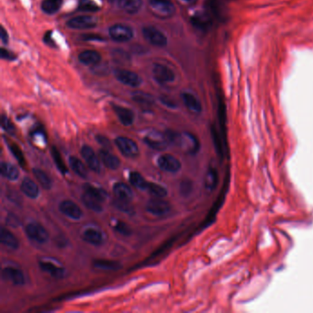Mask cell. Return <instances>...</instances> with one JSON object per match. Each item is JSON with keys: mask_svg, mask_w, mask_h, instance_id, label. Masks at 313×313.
<instances>
[{"mask_svg": "<svg viewBox=\"0 0 313 313\" xmlns=\"http://www.w3.org/2000/svg\"><path fill=\"white\" fill-rule=\"evenodd\" d=\"M180 194L183 197H188L191 192L193 191V182L190 179H185L182 180V182L180 184Z\"/></svg>", "mask_w": 313, "mask_h": 313, "instance_id": "44", "label": "cell"}, {"mask_svg": "<svg viewBox=\"0 0 313 313\" xmlns=\"http://www.w3.org/2000/svg\"><path fill=\"white\" fill-rule=\"evenodd\" d=\"M79 9L83 11L97 12L101 9V6L96 0H80Z\"/></svg>", "mask_w": 313, "mask_h": 313, "instance_id": "38", "label": "cell"}, {"mask_svg": "<svg viewBox=\"0 0 313 313\" xmlns=\"http://www.w3.org/2000/svg\"><path fill=\"white\" fill-rule=\"evenodd\" d=\"M143 141L150 148L157 150V151L165 150L169 143L165 134H163L158 131L149 132L148 134L143 138Z\"/></svg>", "mask_w": 313, "mask_h": 313, "instance_id": "10", "label": "cell"}, {"mask_svg": "<svg viewBox=\"0 0 313 313\" xmlns=\"http://www.w3.org/2000/svg\"><path fill=\"white\" fill-rule=\"evenodd\" d=\"M160 100H161V102L165 105L166 107H168V108H175L177 107V105L173 102L172 100H170L169 98H167V97H161Z\"/></svg>", "mask_w": 313, "mask_h": 313, "instance_id": "51", "label": "cell"}, {"mask_svg": "<svg viewBox=\"0 0 313 313\" xmlns=\"http://www.w3.org/2000/svg\"><path fill=\"white\" fill-rule=\"evenodd\" d=\"M113 192L116 198L121 199V200L131 202L133 199V192H132L131 188L125 183H116L114 185Z\"/></svg>", "mask_w": 313, "mask_h": 313, "instance_id": "24", "label": "cell"}, {"mask_svg": "<svg viewBox=\"0 0 313 313\" xmlns=\"http://www.w3.org/2000/svg\"><path fill=\"white\" fill-rule=\"evenodd\" d=\"M114 60L118 63H124L129 60V56L126 54L125 52L120 50H116L113 52Z\"/></svg>", "mask_w": 313, "mask_h": 313, "instance_id": "46", "label": "cell"}, {"mask_svg": "<svg viewBox=\"0 0 313 313\" xmlns=\"http://www.w3.org/2000/svg\"><path fill=\"white\" fill-rule=\"evenodd\" d=\"M94 268L104 270V271H118L121 268V265L117 261L111 260H104V259H97L93 262Z\"/></svg>", "mask_w": 313, "mask_h": 313, "instance_id": "29", "label": "cell"}, {"mask_svg": "<svg viewBox=\"0 0 313 313\" xmlns=\"http://www.w3.org/2000/svg\"><path fill=\"white\" fill-rule=\"evenodd\" d=\"M63 2V0H43L40 7L47 15H53L59 11Z\"/></svg>", "mask_w": 313, "mask_h": 313, "instance_id": "32", "label": "cell"}, {"mask_svg": "<svg viewBox=\"0 0 313 313\" xmlns=\"http://www.w3.org/2000/svg\"><path fill=\"white\" fill-rule=\"evenodd\" d=\"M20 188L24 195H26L29 199H37L40 193L37 184L29 178L23 179L22 183L20 185Z\"/></svg>", "mask_w": 313, "mask_h": 313, "instance_id": "27", "label": "cell"}, {"mask_svg": "<svg viewBox=\"0 0 313 313\" xmlns=\"http://www.w3.org/2000/svg\"><path fill=\"white\" fill-rule=\"evenodd\" d=\"M208 9L211 17L222 20L226 15V6L224 0H209Z\"/></svg>", "mask_w": 313, "mask_h": 313, "instance_id": "19", "label": "cell"}, {"mask_svg": "<svg viewBox=\"0 0 313 313\" xmlns=\"http://www.w3.org/2000/svg\"><path fill=\"white\" fill-rule=\"evenodd\" d=\"M51 155H52V157H53V160H54V162H55V164H56L58 169L61 171L63 174H66L68 169H67L66 165H65L64 162H63L62 155L59 153V151L57 150L56 147H54V146L51 148Z\"/></svg>", "mask_w": 313, "mask_h": 313, "instance_id": "41", "label": "cell"}, {"mask_svg": "<svg viewBox=\"0 0 313 313\" xmlns=\"http://www.w3.org/2000/svg\"><path fill=\"white\" fill-rule=\"evenodd\" d=\"M69 164H70L71 168L73 169V171L78 177H82V178H86V177H88V172H87L85 165L77 157L71 156L69 158Z\"/></svg>", "mask_w": 313, "mask_h": 313, "instance_id": "31", "label": "cell"}, {"mask_svg": "<svg viewBox=\"0 0 313 313\" xmlns=\"http://www.w3.org/2000/svg\"><path fill=\"white\" fill-rule=\"evenodd\" d=\"M112 227L117 233H119L123 236H130L132 234L131 227L127 223L121 221H115L112 223Z\"/></svg>", "mask_w": 313, "mask_h": 313, "instance_id": "42", "label": "cell"}, {"mask_svg": "<svg viewBox=\"0 0 313 313\" xmlns=\"http://www.w3.org/2000/svg\"><path fill=\"white\" fill-rule=\"evenodd\" d=\"M28 239L37 244H44L49 239V234L45 228L38 222H30L25 229Z\"/></svg>", "mask_w": 313, "mask_h": 313, "instance_id": "4", "label": "cell"}, {"mask_svg": "<svg viewBox=\"0 0 313 313\" xmlns=\"http://www.w3.org/2000/svg\"><path fill=\"white\" fill-rule=\"evenodd\" d=\"M149 6L154 16L160 18H168L176 12V7L171 0H149Z\"/></svg>", "mask_w": 313, "mask_h": 313, "instance_id": "2", "label": "cell"}, {"mask_svg": "<svg viewBox=\"0 0 313 313\" xmlns=\"http://www.w3.org/2000/svg\"><path fill=\"white\" fill-rule=\"evenodd\" d=\"M131 98L135 102L138 103L139 105H142V106H151L154 103V98L153 96L149 95L147 93H144V92H134L132 94Z\"/></svg>", "mask_w": 313, "mask_h": 313, "instance_id": "37", "label": "cell"}, {"mask_svg": "<svg viewBox=\"0 0 313 313\" xmlns=\"http://www.w3.org/2000/svg\"><path fill=\"white\" fill-rule=\"evenodd\" d=\"M115 144L120 150V153L128 158H135L140 154V150L136 142L128 137H118L115 140Z\"/></svg>", "mask_w": 313, "mask_h": 313, "instance_id": "3", "label": "cell"}, {"mask_svg": "<svg viewBox=\"0 0 313 313\" xmlns=\"http://www.w3.org/2000/svg\"><path fill=\"white\" fill-rule=\"evenodd\" d=\"M146 211L154 216H165L171 211L169 202L163 200L161 198L150 199L146 204Z\"/></svg>", "mask_w": 313, "mask_h": 313, "instance_id": "9", "label": "cell"}, {"mask_svg": "<svg viewBox=\"0 0 313 313\" xmlns=\"http://www.w3.org/2000/svg\"><path fill=\"white\" fill-rule=\"evenodd\" d=\"M59 211H61L63 215L73 220H79L83 215V212L79 206L69 199L63 200L60 203Z\"/></svg>", "mask_w": 313, "mask_h": 313, "instance_id": "15", "label": "cell"}, {"mask_svg": "<svg viewBox=\"0 0 313 313\" xmlns=\"http://www.w3.org/2000/svg\"><path fill=\"white\" fill-rule=\"evenodd\" d=\"M0 38H1V41L3 44H6L8 42V34L6 31V29L1 27V31H0Z\"/></svg>", "mask_w": 313, "mask_h": 313, "instance_id": "52", "label": "cell"}, {"mask_svg": "<svg viewBox=\"0 0 313 313\" xmlns=\"http://www.w3.org/2000/svg\"><path fill=\"white\" fill-rule=\"evenodd\" d=\"M113 110L119 118L120 122L124 126H131L134 121V113L130 108H124L119 105H112Z\"/></svg>", "mask_w": 313, "mask_h": 313, "instance_id": "22", "label": "cell"}, {"mask_svg": "<svg viewBox=\"0 0 313 313\" xmlns=\"http://www.w3.org/2000/svg\"><path fill=\"white\" fill-rule=\"evenodd\" d=\"M97 19L92 16H78L73 17L66 23V26L74 29H89L97 27Z\"/></svg>", "mask_w": 313, "mask_h": 313, "instance_id": "12", "label": "cell"}, {"mask_svg": "<svg viewBox=\"0 0 313 313\" xmlns=\"http://www.w3.org/2000/svg\"><path fill=\"white\" fill-rule=\"evenodd\" d=\"M153 75L154 79L160 84H167L176 79L174 71L162 63H154L153 66Z\"/></svg>", "mask_w": 313, "mask_h": 313, "instance_id": "8", "label": "cell"}, {"mask_svg": "<svg viewBox=\"0 0 313 313\" xmlns=\"http://www.w3.org/2000/svg\"><path fill=\"white\" fill-rule=\"evenodd\" d=\"M142 35L150 44L156 47H165L167 45V38L158 28L152 26L142 28Z\"/></svg>", "mask_w": 313, "mask_h": 313, "instance_id": "6", "label": "cell"}, {"mask_svg": "<svg viewBox=\"0 0 313 313\" xmlns=\"http://www.w3.org/2000/svg\"><path fill=\"white\" fill-rule=\"evenodd\" d=\"M2 278L14 286H22L25 284V277L21 270L18 268L7 267L2 270Z\"/></svg>", "mask_w": 313, "mask_h": 313, "instance_id": "16", "label": "cell"}, {"mask_svg": "<svg viewBox=\"0 0 313 313\" xmlns=\"http://www.w3.org/2000/svg\"><path fill=\"white\" fill-rule=\"evenodd\" d=\"M174 143L178 147H180L183 152H185L186 154H198L200 149L199 139L190 132H183V133L177 132Z\"/></svg>", "mask_w": 313, "mask_h": 313, "instance_id": "1", "label": "cell"}, {"mask_svg": "<svg viewBox=\"0 0 313 313\" xmlns=\"http://www.w3.org/2000/svg\"><path fill=\"white\" fill-rule=\"evenodd\" d=\"M146 190H148L149 193L152 194L154 197L161 198V199H162V198H165V196L167 195L166 188H164V187L161 186V185L155 184V183L149 182L148 187H147Z\"/></svg>", "mask_w": 313, "mask_h": 313, "instance_id": "40", "label": "cell"}, {"mask_svg": "<svg viewBox=\"0 0 313 313\" xmlns=\"http://www.w3.org/2000/svg\"><path fill=\"white\" fill-rule=\"evenodd\" d=\"M0 242L2 245H5L8 248H11V249H17L18 245H19L17 237L5 227L1 228Z\"/></svg>", "mask_w": 313, "mask_h": 313, "instance_id": "25", "label": "cell"}, {"mask_svg": "<svg viewBox=\"0 0 313 313\" xmlns=\"http://www.w3.org/2000/svg\"><path fill=\"white\" fill-rule=\"evenodd\" d=\"M108 33L112 40L118 42H126L133 38V29L122 24H115L108 29Z\"/></svg>", "mask_w": 313, "mask_h": 313, "instance_id": "7", "label": "cell"}, {"mask_svg": "<svg viewBox=\"0 0 313 313\" xmlns=\"http://www.w3.org/2000/svg\"><path fill=\"white\" fill-rule=\"evenodd\" d=\"M82 239L89 245L99 246L104 243V234L96 228H87L82 234Z\"/></svg>", "mask_w": 313, "mask_h": 313, "instance_id": "18", "label": "cell"}, {"mask_svg": "<svg viewBox=\"0 0 313 313\" xmlns=\"http://www.w3.org/2000/svg\"><path fill=\"white\" fill-rule=\"evenodd\" d=\"M120 9L128 14H136L141 10L142 0H118Z\"/></svg>", "mask_w": 313, "mask_h": 313, "instance_id": "26", "label": "cell"}, {"mask_svg": "<svg viewBox=\"0 0 313 313\" xmlns=\"http://www.w3.org/2000/svg\"><path fill=\"white\" fill-rule=\"evenodd\" d=\"M1 126L4 129V131H6L9 134H14L15 131H16V128H15L14 124L12 123L11 120H9L5 115H2Z\"/></svg>", "mask_w": 313, "mask_h": 313, "instance_id": "45", "label": "cell"}, {"mask_svg": "<svg viewBox=\"0 0 313 313\" xmlns=\"http://www.w3.org/2000/svg\"><path fill=\"white\" fill-rule=\"evenodd\" d=\"M9 149L11 151L12 154L17 159L18 164L21 165V166H24L25 164H26V161H25V157H24V154H23L21 149L19 148L16 143L9 144Z\"/></svg>", "mask_w": 313, "mask_h": 313, "instance_id": "43", "label": "cell"}, {"mask_svg": "<svg viewBox=\"0 0 313 313\" xmlns=\"http://www.w3.org/2000/svg\"><path fill=\"white\" fill-rule=\"evenodd\" d=\"M81 154L82 157L85 160V164L88 166V168L93 172L99 173L101 170L100 161L98 159L95 151L88 145H84L81 148Z\"/></svg>", "mask_w": 313, "mask_h": 313, "instance_id": "13", "label": "cell"}, {"mask_svg": "<svg viewBox=\"0 0 313 313\" xmlns=\"http://www.w3.org/2000/svg\"><path fill=\"white\" fill-rule=\"evenodd\" d=\"M219 181V174L215 167H210L205 177V188L209 191H212L216 188Z\"/></svg>", "mask_w": 313, "mask_h": 313, "instance_id": "33", "label": "cell"}, {"mask_svg": "<svg viewBox=\"0 0 313 313\" xmlns=\"http://www.w3.org/2000/svg\"><path fill=\"white\" fill-rule=\"evenodd\" d=\"M82 201L84 203V205L88 208L89 210L95 211V212H101L103 211V207L101 205V201H99L98 199L94 198L91 195H89L86 192H84L83 196L81 197Z\"/></svg>", "mask_w": 313, "mask_h": 313, "instance_id": "30", "label": "cell"}, {"mask_svg": "<svg viewBox=\"0 0 313 313\" xmlns=\"http://www.w3.org/2000/svg\"><path fill=\"white\" fill-rule=\"evenodd\" d=\"M114 207L119 210V211L125 213V214H129L131 215L134 213V209L133 207L130 204V201H125V200H121V199H115L113 200Z\"/></svg>", "mask_w": 313, "mask_h": 313, "instance_id": "39", "label": "cell"}, {"mask_svg": "<svg viewBox=\"0 0 313 313\" xmlns=\"http://www.w3.org/2000/svg\"><path fill=\"white\" fill-rule=\"evenodd\" d=\"M99 157L104 165L110 170H116L120 167V160L119 157L108 152L107 149H102L99 151Z\"/></svg>", "mask_w": 313, "mask_h": 313, "instance_id": "23", "label": "cell"}, {"mask_svg": "<svg viewBox=\"0 0 313 313\" xmlns=\"http://www.w3.org/2000/svg\"><path fill=\"white\" fill-rule=\"evenodd\" d=\"M1 58L9 60V61H13L16 58V56L12 53L11 51H7L6 49L2 48L1 49Z\"/></svg>", "mask_w": 313, "mask_h": 313, "instance_id": "48", "label": "cell"}, {"mask_svg": "<svg viewBox=\"0 0 313 313\" xmlns=\"http://www.w3.org/2000/svg\"><path fill=\"white\" fill-rule=\"evenodd\" d=\"M84 191L86 193L93 196L94 198L98 199L99 201L104 202L108 198V193L103 188H97L95 186H92L90 184H85L84 186Z\"/></svg>", "mask_w": 313, "mask_h": 313, "instance_id": "35", "label": "cell"}, {"mask_svg": "<svg viewBox=\"0 0 313 313\" xmlns=\"http://www.w3.org/2000/svg\"><path fill=\"white\" fill-rule=\"evenodd\" d=\"M180 1H182L184 3H187V4H193L197 0H180Z\"/></svg>", "mask_w": 313, "mask_h": 313, "instance_id": "54", "label": "cell"}, {"mask_svg": "<svg viewBox=\"0 0 313 313\" xmlns=\"http://www.w3.org/2000/svg\"><path fill=\"white\" fill-rule=\"evenodd\" d=\"M6 223L12 227H17V226H19L20 222H19L17 216L10 214V215H8V217H6Z\"/></svg>", "mask_w": 313, "mask_h": 313, "instance_id": "47", "label": "cell"}, {"mask_svg": "<svg viewBox=\"0 0 313 313\" xmlns=\"http://www.w3.org/2000/svg\"><path fill=\"white\" fill-rule=\"evenodd\" d=\"M78 60L86 66H95L101 62V55L98 51L87 50L80 52Z\"/></svg>", "mask_w": 313, "mask_h": 313, "instance_id": "21", "label": "cell"}, {"mask_svg": "<svg viewBox=\"0 0 313 313\" xmlns=\"http://www.w3.org/2000/svg\"><path fill=\"white\" fill-rule=\"evenodd\" d=\"M114 75L116 79L120 81V83L123 85L131 86V87H139L142 85V77L131 70L118 69L114 72Z\"/></svg>", "mask_w": 313, "mask_h": 313, "instance_id": "5", "label": "cell"}, {"mask_svg": "<svg viewBox=\"0 0 313 313\" xmlns=\"http://www.w3.org/2000/svg\"><path fill=\"white\" fill-rule=\"evenodd\" d=\"M97 141L99 142L102 146H104L105 148H109L110 145H109V142H108V139L105 136L102 135H97Z\"/></svg>", "mask_w": 313, "mask_h": 313, "instance_id": "50", "label": "cell"}, {"mask_svg": "<svg viewBox=\"0 0 313 313\" xmlns=\"http://www.w3.org/2000/svg\"><path fill=\"white\" fill-rule=\"evenodd\" d=\"M82 39L85 40H103L102 37L95 34H85L82 36Z\"/></svg>", "mask_w": 313, "mask_h": 313, "instance_id": "53", "label": "cell"}, {"mask_svg": "<svg viewBox=\"0 0 313 313\" xmlns=\"http://www.w3.org/2000/svg\"><path fill=\"white\" fill-rule=\"evenodd\" d=\"M33 175L35 178L38 180V182L40 183V186L45 189H50L52 186V182L50 177L47 175V173L39 168H34L33 169Z\"/></svg>", "mask_w": 313, "mask_h": 313, "instance_id": "36", "label": "cell"}, {"mask_svg": "<svg viewBox=\"0 0 313 313\" xmlns=\"http://www.w3.org/2000/svg\"><path fill=\"white\" fill-rule=\"evenodd\" d=\"M0 169H1V174L4 177H6V179L15 181L17 180L19 177V172L17 168V166L7 163V162H2L0 165Z\"/></svg>", "mask_w": 313, "mask_h": 313, "instance_id": "28", "label": "cell"}, {"mask_svg": "<svg viewBox=\"0 0 313 313\" xmlns=\"http://www.w3.org/2000/svg\"><path fill=\"white\" fill-rule=\"evenodd\" d=\"M191 24L194 28L199 29L200 31H208L212 24V17L209 13L205 12H197L190 18Z\"/></svg>", "mask_w": 313, "mask_h": 313, "instance_id": "14", "label": "cell"}, {"mask_svg": "<svg viewBox=\"0 0 313 313\" xmlns=\"http://www.w3.org/2000/svg\"><path fill=\"white\" fill-rule=\"evenodd\" d=\"M157 164L160 169L168 173H177L182 167L180 161L169 154H162L158 158Z\"/></svg>", "mask_w": 313, "mask_h": 313, "instance_id": "11", "label": "cell"}, {"mask_svg": "<svg viewBox=\"0 0 313 313\" xmlns=\"http://www.w3.org/2000/svg\"><path fill=\"white\" fill-rule=\"evenodd\" d=\"M130 182L131 185L136 188L137 189H141V190H146L148 187L149 182L142 177V174H140L139 172H131L130 174Z\"/></svg>", "mask_w": 313, "mask_h": 313, "instance_id": "34", "label": "cell"}, {"mask_svg": "<svg viewBox=\"0 0 313 313\" xmlns=\"http://www.w3.org/2000/svg\"><path fill=\"white\" fill-rule=\"evenodd\" d=\"M39 266L43 272L49 274L54 279H63L64 275H65L64 268H62L59 265H57L55 263L51 262V261H48L45 259L41 260L39 262Z\"/></svg>", "mask_w": 313, "mask_h": 313, "instance_id": "17", "label": "cell"}, {"mask_svg": "<svg viewBox=\"0 0 313 313\" xmlns=\"http://www.w3.org/2000/svg\"><path fill=\"white\" fill-rule=\"evenodd\" d=\"M183 102L185 106L193 113L199 114L202 111V105L199 98L189 92H184L181 94Z\"/></svg>", "mask_w": 313, "mask_h": 313, "instance_id": "20", "label": "cell"}, {"mask_svg": "<svg viewBox=\"0 0 313 313\" xmlns=\"http://www.w3.org/2000/svg\"><path fill=\"white\" fill-rule=\"evenodd\" d=\"M212 136H213V140H214V143H215V146H216L217 150L219 151V153H222V145H221V141L219 139V135L217 133L215 129H212Z\"/></svg>", "mask_w": 313, "mask_h": 313, "instance_id": "49", "label": "cell"}]
</instances>
